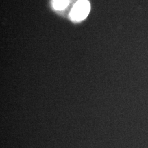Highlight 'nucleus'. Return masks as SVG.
Returning a JSON list of instances; mask_svg holds the SVG:
<instances>
[{
  "label": "nucleus",
  "mask_w": 148,
  "mask_h": 148,
  "mask_svg": "<svg viewBox=\"0 0 148 148\" xmlns=\"http://www.w3.org/2000/svg\"><path fill=\"white\" fill-rule=\"evenodd\" d=\"M68 0H53L54 7L57 10H62L68 5Z\"/></svg>",
  "instance_id": "obj_2"
},
{
  "label": "nucleus",
  "mask_w": 148,
  "mask_h": 148,
  "mask_svg": "<svg viewBox=\"0 0 148 148\" xmlns=\"http://www.w3.org/2000/svg\"><path fill=\"white\" fill-rule=\"evenodd\" d=\"M90 11V2L87 0H79L71 10L70 16L74 21H82L87 16Z\"/></svg>",
  "instance_id": "obj_1"
}]
</instances>
